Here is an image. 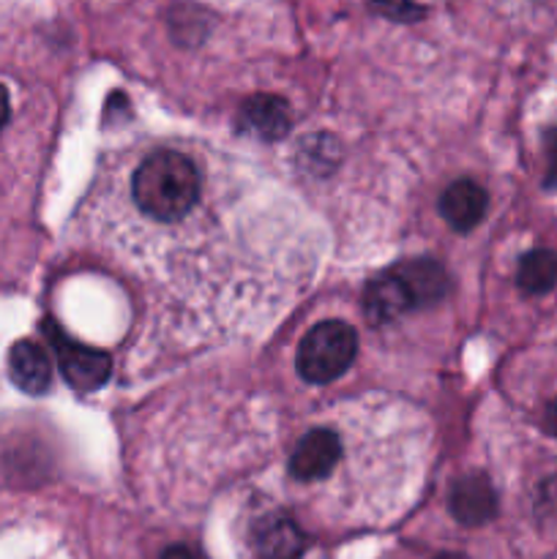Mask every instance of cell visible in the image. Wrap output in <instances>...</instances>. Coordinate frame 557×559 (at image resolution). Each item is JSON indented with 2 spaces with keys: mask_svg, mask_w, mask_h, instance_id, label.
<instances>
[{
  "mask_svg": "<svg viewBox=\"0 0 557 559\" xmlns=\"http://www.w3.org/2000/svg\"><path fill=\"white\" fill-rule=\"evenodd\" d=\"M200 169L180 151L151 153L131 178L137 207L158 224H173L189 216L200 200Z\"/></svg>",
  "mask_w": 557,
  "mask_h": 559,
  "instance_id": "6da1fadb",
  "label": "cell"
},
{
  "mask_svg": "<svg viewBox=\"0 0 557 559\" xmlns=\"http://www.w3.org/2000/svg\"><path fill=\"white\" fill-rule=\"evenodd\" d=\"M358 353V333L342 320H325L311 328L298 347V374L306 382L325 385L353 366Z\"/></svg>",
  "mask_w": 557,
  "mask_h": 559,
  "instance_id": "7a4b0ae2",
  "label": "cell"
},
{
  "mask_svg": "<svg viewBox=\"0 0 557 559\" xmlns=\"http://www.w3.org/2000/svg\"><path fill=\"white\" fill-rule=\"evenodd\" d=\"M44 333H47L49 344L55 347V355H58L60 371H63L66 382H69L74 391L93 393L109 380L112 358H109L107 353L74 342V338L66 331H60L52 320L44 322Z\"/></svg>",
  "mask_w": 557,
  "mask_h": 559,
  "instance_id": "3957f363",
  "label": "cell"
},
{
  "mask_svg": "<svg viewBox=\"0 0 557 559\" xmlns=\"http://www.w3.org/2000/svg\"><path fill=\"white\" fill-rule=\"evenodd\" d=\"M342 459V440L331 429H309L289 456V478L295 484H320L336 469Z\"/></svg>",
  "mask_w": 557,
  "mask_h": 559,
  "instance_id": "277c9868",
  "label": "cell"
},
{
  "mask_svg": "<svg viewBox=\"0 0 557 559\" xmlns=\"http://www.w3.org/2000/svg\"><path fill=\"white\" fill-rule=\"evenodd\" d=\"M251 549L257 559H300L306 551V535L284 513H268L257 519L251 530Z\"/></svg>",
  "mask_w": 557,
  "mask_h": 559,
  "instance_id": "5b68a950",
  "label": "cell"
},
{
  "mask_svg": "<svg viewBox=\"0 0 557 559\" xmlns=\"http://www.w3.org/2000/svg\"><path fill=\"white\" fill-rule=\"evenodd\" d=\"M391 273L399 287H402L404 298H407L410 311L437 304L448 293L446 267L435 260H426V257L402 262V265L391 267Z\"/></svg>",
  "mask_w": 557,
  "mask_h": 559,
  "instance_id": "8992f818",
  "label": "cell"
},
{
  "mask_svg": "<svg viewBox=\"0 0 557 559\" xmlns=\"http://www.w3.org/2000/svg\"><path fill=\"white\" fill-rule=\"evenodd\" d=\"M448 508H451V516L464 527H481L491 522L497 513V495L489 478L478 473L459 478L451 489Z\"/></svg>",
  "mask_w": 557,
  "mask_h": 559,
  "instance_id": "52a82bcc",
  "label": "cell"
},
{
  "mask_svg": "<svg viewBox=\"0 0 557 559\" xmlns=\"http://www.w3.org/2000/svg\"><path fill=\"white\" fill-rule=\"evenodd\" d=\"M9 374L20 391L38 396L52 385V360L42 344L22 338L9 353Z\"/></svg>",
  "mask_w": 557,
  "mask_h": 559,
  "instance_id": "ba28073f",
  "label": "cell"
},
{
  "mask_svg": "<svg viewBox=\"0 0 557 559\" xmlns=\"http://www.w3.org/2000/svg\"><path fill=\"white\" fill-rule=\"evenodd\" d=\"M486 207H489V197L481 189L475 180H457L446 189V194L440 197V213L448 222V227H453L457 233H470L475 224L484 218Z\"/></svg>",
  "mask_w": 557,
  "mask_h": 559,
  "instance_id": "9c48e42d",
  "label": "cell"
},
{
  "mask_svg": "<svg viewBox=\"0 0 557 559\" xmlns=\"http://www.w3.org/2000/svg\"><path fill=\"white\" fill-rule=\"evenodd\" d=\"M240 118H244L246 129L254 131L260 140H282L289 131V123H293L287 102L278 96H268V93L251 96L249 102L244 104Z\"/></svg>",
  "mask_w": 557,
  "mask_h": 559,
  "instance_id": "30bf717a",
  "label": "cell"
},
{
  "mask_svg": "<svg viewBox=\"0 0 557 559\" xmlns=\"http://www.w3.org/2000/svg\"><path fill=\"white\" fill-rule=\"evenodd\" d=\"M517 284L528 295H546L557 287V254L549 249H535L519 260Z\"/></svg>",
  "mask_w": 557,
  "mask_h": 559,
  "instance_id": "8fae6325",
  "label": "cell"
},
{
  "mask_svg": "<svg viewBox=\"0 0 557 559\" xmlns=\"http://www.w3.org/2000/svg\"><path fill=\"white\" fill-rule=\"evenodd\" d=\"M544 151H546V189H557V129H549L544 134Z\"/></svg>",
  "mask_w": 557,
  "mask_h": 559,
  "instance_id": "7c38bea8",
  "label": "cell"
},
{
  "mask_svg": "<svg viewBox=\"0 0 557 559\" xmlns=\"http://www.w3.org/2000/svg\"><path fill=\"white\" fill-rule=\"evenodd\" d=\"M9 118H11L9 87L0 85V134H3V129H5V126H9Z\"/></svg>",
  "mask_w": 557,
  "mask_h": 559,
  "instance_id": "4fadbf2b",
  "label": "cell"
},
{
  "mask_svg": "<svg viewBox=\"0 0 557 559\" xmlns=\"http://www.w3.org/2000/svg\"><path fill=\"white\" fill-rule=\"evenodd\" d=\"M162 559H202L197 555L194 549H189V546H173V549L164 551Z\"/></svg>",
  "mask_w": 557,
  "mask_h": 559,
  "instance_id": "5bb4252c",
  "label": "cell"
},
{
  "mask_svg": "<svg viewBox=\"0 0 557 559\" xmlns=\"http://www.w3.org/2000/svg\"><path fill=\"white\" fill-rule=\"evenodd\" d=\"M546 429L557 437V399L549 404V409H546Z\"/></svg>",
  "mask_w": 557,
  "mask_h": 559,
  "instance_id": "9a60e30c",
  "label": "cell"
},
{
  "mask_svg": "<svg viewBox=\"0 0 557 559\" xmlns=\"http://www.w3.org/2000/svg\"><path fill=\"white\" fill-rule=\"evenodd\" d=\"M440 559H451V557H440Z\"/></svg>",
  "mask_w": 557,
  "mask_h": 559,
  "instance_id": "2e32d148",
  "label": "cell"
}]
</instances>
